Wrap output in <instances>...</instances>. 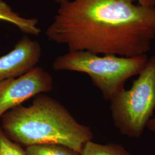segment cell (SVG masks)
I'll return each mask as SVG.
<instances>
[{"mask_svg":"<svg viewBox=\"0 0 155 155\" xmlns=\"http://www.w3.org/2000/svg\"><path fill=\"white\" fill-rule=\"evenodd\" d=\"M0 21L14 25L21 32L28 36H39L41 33L37 18L21 16L14 11L11 6L4 0H0Z\"/></svg>","mask_w":155,"mask_h":155,"instance_id":"52a82bcc","label":"cell"},{"mask_svg":"<svg viewBox=\"0 0 155 155\" xmlns=\"http://www.w3.org/2000/svg\"><path fill=\"white\" fill-rule=\"evenodd\" d=\"M27 155H80L68 147L58 144H38L26 147Z\"/></svg>","mask_w":155,"mask_h":155,"instance_id":"9c48e42d","label":"cell"},{"mask_svg":"<svg viewBox=\"0 0 155 155\" xmlns=\"http://www.w3.org/2000/svg\"><path fill=\"white\" fill-rule=\"evenodd\" d=\"M52 1H53L55 2L56 3L60 4H61L62 2H65V1H68V0H52Z\"/></svg>","mask_w":155,"mask_h":155,"instance_id":"4fadbf2b","label":"cell"},{"mask_svg":"<svg viewBox=\"0 0 155 155\" xmlns=\"http://www.w3.org/2000/svg\"><path fill=\"white\" fill-rule=\"evenodd\" d=\"M53 89V78L43 68L36 66L21 76L0 83V120L6 112L27 100Z\"/></svg>","mask_w":155,"mask_h":155,"instance_id":"5b68a950","label":"cell"},{"mask_svg":"<svg viewBox=\"0 0 155 155\" xmlns=\"http://www.w3.org/2000/svg\"><path fill=\"white\" fill-rule=\"evenodd\" d=\"M0 121L6 136L25 147L58 144L81 155L84 145L94 137L90 127L79 123L59 101L45 94L36 96L30 105L8 111Z\"/></svg>","mask_w":155,"mask_h":155,"instance_id":"7a4b0ae2","label":"cell"},{"mask_svg":"<svg viewBox=\"0 0 155 155\" xmlns=\"http://www.w3.org/2000/svg\"><path fill=\"white\" fill-rule=\"evenodd\" d=\"M147 127L150 130L155 133V116L150 120L147 125Z\"/></svg>","mask_w":155,"mask_h":155,"instance_id":"7c38bea8","label":"cell"},{"mask_svg":"<svg viewBox=\"0 0 155 155\" xmlns=\"http://www.w3.org/2000/svg\"><path fill=\"white\" fill-rule=\"evenodd\" d=\"M131 88L117 91L110 100L115 126L124 136L139 138L155 110V56L148 59Z\"/></svg>","mask_w":155,"mask_h":155,"instance_id":"277c9868","label":"cell"},{"mask_svg":"<svg viewBox=\"0 0 155 155\" xmlns=\"http://www.w3.org/2000/svg\"><path fill=\"white\" fill-rule=\"evenodd\" d=\"M41 47L38 41L23 36L13 50L0 57V83L18 77L36 66L41 56Z\"/></svg>","mask_w":155,"mask_h":155,"instance_id":"8992f818","label":"cell"},{"mask_svg":"<svg viewBox=\"0 0 155 155\" xmlns=\"http://www.w3.org/2000/svg\"><path fill=\"white\" fill-rule=\"evenodd\" d=\"M139 5L147 7H155V0H137Z\"/></svg>","mask_w":155,"mask_h":155,"instance_id":"8fae6325","label":"cell"},{"mask_svg":"<svg viewBox=\"0 0 155 155\" xmlns=\"http://www.w3.org/2000/svg\"><path fill=\"white\" fill-rule=\"evenodd\" d=\"M0 155H27L21 145L9 139L0 125Z\"/></svg>","mask_w":155,"mask_h":155,"instance_id":"30bf717a","label":"cell"},{"mask_svg":"<svg viewBox=\"0 0 155 155\" xmlns=\"http://www.w3.org/2000/svg\"><path fill=\"white\" fill-rule=\"evenodd\" d=\"M136 0H68L59 4L45 35L69 51L133 57L155 39V7Z\"/></svg>","mask_w":155,"mask_h":155,"instance_id":"6da1fadb","label":"cell"},{"mask_svg":"<svg viewBox=\"0 0 155 155\" xmlns=\"http://www.w3.org/2000/svg\"><path fill=\"white\" fill-rule=\"evenodd\" d=\"M81 155H131L123 146L116 143L101 144L92 140L83 146Z\"/></svg>","mask_w":155,"mask_h":155,"instance_id":"ba28073f","label":"cell"},{"mask_svg":"<svg viewBox=\"0 0 155 155\" xmlns=\"http://www.w3.org/2000/svg\"><path fill=\"white\" fill-rule=\"evenodd\" d=\"M147 55L124 57L99 56L88 51H68L57 57L52 67L55 71H70L87 74L106 100L124 88L129 78L139 75L145 66Z\"/></svg>","mask_w":155,"mask_h":155,"instance_id":"3957f363","label":"cell"}]
</instances>
